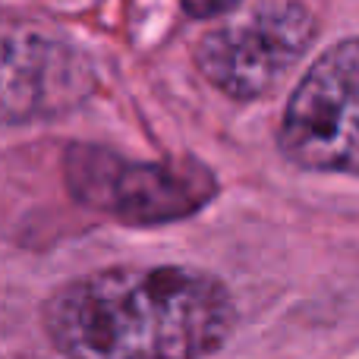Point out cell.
<instances>
[{
    "label": "cell",
    "mask_w": 359,
    "mask_h": 359,
    "mask_svg": "<svg viewBox=\"0 0 359 359\" xmlns=\"http://www.w3.org/2000/svg\"><path fill=\"white\" fill-rule=\"evenodd\" d=\"M63 359H205L236 328L221 278L186 265H117L73 278L44 303Z\"/></svg>",
    "instance_id": "obj_1"
},
{
    "label": "cell",
    "mask_w": 359,
    "mask_h": 359,
    "mask_svg": "<svg viewBox=\"0 0 359 359\" xmlns=\"http://www.w3.org/2000/svg\"><path fill=\"white\" fill-rule=\"evenodd\" d=\"M316 16L290 0L236 4L196 41V67L221 95L255 101L268 95L316 41Z\"/></svg>",
    "instance_id": "obj_2"
},
{
    "label": "cell",
    "mask_w": 359,
    "mask_h": 359,
    "mask_svg": "<svg viewBox=\"0 0 359 359\" xmlns=\"http://www.w3.org/2000/svg\"><path fill=\"white\" fill-rule=\"evenodd\" d=\"M63 177L76 202L136 227L183 221L217 192L215 174L192 158L130 161L95 145H69Z\"/></svg>",
    "instance_id": "obj_3"
},
{
    "label": "cell",
    "mask_w": 359,
    "mask_h": 359,
    "mask_svg": "<svg viewBox=\"0 0 359 359\" xmlns=\"http://www.w3.org/2000/svg\"><path fill=\"white\" fill-rule=\"evenodd\" d=\"M278 149L299 170L359 177V38L331 44L303 73L280 117Z\"/></svg>",
    "instance_id": "obj_4"
},
{
    "label": "cell",
    "mask_w": 359,
    "mask_h": 359,
    "mask_svg": "<svg viewBox=\"0 0 359 359\" xmlns=\"http://www.w3.org/2000/svg\"><path fill=\"white\" fill-rule=\"evenodd\" d=\"M95 69L69 41L32 25H4V123H35L60 117L88 98Z\"/></svg>",
    "instance_id": "obj_5"
},
{
    "label": "cell",
    "mask_w": 359,
    "mask_h": 359,
    "mask_svg": "<svg viewBox=\"0 0 359 359\" xmlns=\"http://www.w3.org/2000/svg\"><path fill=\"white\" fill-rule=\"evenodd\" d=\"M233 0L227 4H183V13L192 19H202V22H211V19H224L227 13H233Z\"/></svg>",
    "instance_id": "obj_6"
}]
</instances>
